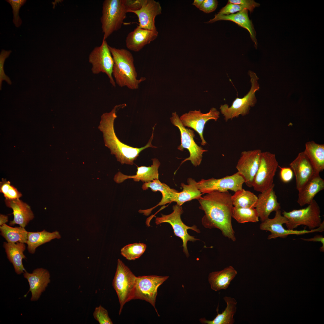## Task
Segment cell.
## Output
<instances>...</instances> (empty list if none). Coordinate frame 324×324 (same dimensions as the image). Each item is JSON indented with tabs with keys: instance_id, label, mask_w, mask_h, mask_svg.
I'll return each instance as SVG.
<instances>
[{
	"instance_id": "cell-22",
	"label": "cell",
	"mask_w": 324,
	"mask_h": 324,
	"mask_svg": "<svg viewBox=\"0 0 324 324\" xmlns=\"http://www.w3.org/2000/svg\"><path fill=\"white\" fill-rule=\"evenodd\" d=\"M23 275L29 284V291L32 294L31 300H38L50 282L49 272L46 269L39 268L35 269L31 273L26 271Z\"/></svg>"
},
{
	"instance_id": "cell-15",
	"label": "cell",
	"mask_w": 324,
	"mask_h": 324,
	"mask_svg": "<svg viewBox=\"0 0 324 324\" xmlns=\"http://www.w3.org/2000/svg\"><path fill=\"white\" fill-rule=\"evenodd\" d=\"M262 152L259 149L243 151L237 163L236 168L238 172L243 178L246 185L249 188L252 187Z\"/></svg>"
},
{
	"instance_id": "cell-13",
	"label": "cell",
	"mask_w": 324,
	"mask_h": 324,
	"mask_svg": "<svg viewBox=\"0 0 324 324\" xmlns=\"http://www.w3.org/2000/svg\"><path fill=\"white\" fill-rule=\"evenodd\" d=\"M169 277L155 275L137 277L133 299H140L148 302L154 308L159 316L155 307L157 290Z\"/></svg>"
},
{
	"instance_id": "cell-9",
	"label": "cell",
	"mask_w": 324,
	"mask_h": 324,
	"mask_svg": "<svg viewBox=\"0 0 324 324\" xmlns=\"http://www.w3.org/2000/svg\"><path fill=\"white\" fill-rule=\"evenodd\" d=\"M170 120L172 124L178 128L180 133L181 143L177 149L183 151L184 148H186L190 153L189 157L183 160L180 165L186 161L190 160L195 166L200 165L203 153L208 150L198 146L195 142L194 140L195 136L194 131L183 126L176 112L172 113Z\"/></svg>"
},
{
	"instance_id": "cell-20",
	"label": "cell",
	"mask_w": 324,
	"mask_h": 324,
	"mask_svg": "<svg viewBox=\"0 0 324 324\" xmlns=\"http://www.w3.org/2000/svg\"><path fill=\"white\" fill-rule=\"evenodd\" d=\"M158 33V31L143 29L137 26L128 34L125 40L126 47L133 51L139 52L155 40Z\"/></svg>"
},
{
	"instance_id": "cell-21",
	"label": "cell",
	"mask_w": 324,
	"mask_h": 324,
	"mask_svg": "<svg viewBox=\"0 0 324 324\" xmlns=\"http://www.w3.org/2000/svg\"><path fill=\"white\" fill-rule=\"evenodd\" d=\"M152 160V164L151 166H137L135 175L128 176L120 172H118L115 176L114 180L116 182L120 183L126 179L132 178L135 182L141 181L145 183L159 179L158 169L160 163L157 158H153Z\"/></svg>"
},
{
	"instance_id": "cell-14",
	"label": "cell",
	"mask_w": 324,
	"mask_h": 324,
	"mask_svg": "<svg viewBox=\"0 0 324 324\" xmlns=\"http://www.w3.org/2000/svg\"><path fill=\"white\" fill-rule=\"evenodd\" d=\"M244 181L238 172L219 179H202L197 182V186L202 194L213 191L223 192L231 190L236 192L242 188Z\"/></svg>"
},
{
	"instance_id": "cell-28",
	"label": "cell",
	"mask_w": 324,
	"mask_h": 324,
	"mask_svg": "<svg viewBox=\"0 0 324 324\" xmlns=\"http://www.w3.org/2000/svg\"><path fill=\"white\" fill-rule=\"evenodd\" d=\"M188 184L182 183L181 186L182 190L175 193L172 202L182 206L184 203L194 199H199L202 194L198 189L197 182L194 179L189 178L187 179Z\"/></svg>"
},
{
	"instance_id": "cell-24",
	"label": "cell",
	"mask_w": 324,
	"mask_h": 324,
	"mask_svg": "<svg viewBox=\"0 0 324 324\" xmlns=\"http://www.w3.org/2000/svg\"><path fill=\"white\" fill-rule=\"evenodd\" d=\"M248 11V10L244 9L238 12L228 15L217 14L215 15L214 18L206 23H212L220 20L232 21L248 31L250 38L254 44L255 47L256 48L257 42L256 38V32L252 21L249 17Z\"/></svg>"
},
{
	"instance_id": "cell-31",
	"label": "cell",
	"mask_w": 324,
	"mask_h": 324,
	"mask_svg": "<svg viewBox=\"0 0 324 324\" xmlns=\"http://www.w3.org/2000/svg\"><path fill=\"white\" fill-rule=\"evenodd\" d=\"M61 238L59 232L57 231L50 232L44 230L40 232H28L26 244L28 252L33 254L38 247L52 239H59Z\"/></svg>"
},
{
	"instance_id": "cell-27",
	"label": "cell",
	"mask_w": 324,
	"mask_h": 324,
	"mask_svg": "<svg viewBox=\"0 0 324 324\" xmlns=\"http://www.w3.org/2000/svg\"><path fill=\"white\" fill-rule=\"evenodd\" d=\"M324 189V180L317 174L298 191L297 202L301 206L309 204L316 195Z\"/></svg>"
},
{
	"instance_id": "cell-12",
	"label": "cell",
	"mask_w": 324,
	"mask_h": 324,
	"mask_svg": "<svg viewBox=\"0 0 324 324\" xmlns=\"http://www.w3.org/2000/svg\"><path fill=\"white\" fill-rule=\"evenodd\" d=\"M287 222V219L282 215L281 211L279 210L275 212V216L273 218L270 219L268 218L262 222L260 225V229L262 230L268 231L270 232V234L267 237L268 240L278 237L286 238L290 235H299L315 232H322L324 230V221L322 222L319 227L310 230L286 229L283 227V225L286 224Z\"/></svg>"
},
{
	"instance_id": "cell-34",
	"label": "cell",
	"mask_w": 324,
	"mask_h": 324,
	"mask_svg": "<svg viewBox=\"0 0 324 324\" xmlns=\"http://www.w3.org/2000/svg\"><path fill=\"white\" fill-rule=\"evenodd\" d=\"M231 200L233 206L255 208L258 197L252 192L242 188L235 192L231 196Z\"/></svg>"
},
{
	"instance_id": "cell-40",
	"label": "cell",
	"mask_w": 324,
	"mask_h": 324,
	"mask_svg": "<svg viewBox=\"0 0 324 324\" xmlns=\"http://www.w3.org/2000/svg\"><path fill=\"white\" fill-rule=\"evenodd\" d=\"M228 2L238 5L249 11L250 13L253 12L256 7L260 5L253 0H229Z\"/></svg>"
},
{
	"instance_id": "cell-45",
	"label": "cell",
	"mask_w": 324,
	"mask_h": 324,
	"mask_svg": "<svg viewBox=\"0 0 324 324\" xmlns=\"http://www.w3.org/2000/svg\"><path fill=\"white\" fill-rule=\"evenodd\" d=\"M304 241L307 242H320L322 244V246L320 247V251L324 252V238L322 235H317L314 237L309 238H301Z\"/></svg>"
},
{
	"instance_id": "cell-30",
	"label": "cell",
	"mask_w": 324,
	"mask_h": 324,
	"mask_svg": "<svg viewBox=\"0 0 324 324\" xmlns=\"http://www.w3.org/2000/svg\"><path fill=\"white\" fill-rule=\"evenodd\" d=\"M316 172L319 173L324 169V145L317 144L314 141L307 142L303 151Z\"/></svg>"
},
{
	"instance_id": "cell-43",
	"label": "cell",
	"mask_w": 324,
	"mask_h": 324,
	"mask_svg": "<svg viewBox=\"0 0 324 324\" xmlns=\"http://www.w3.org/2000/svg\"><path fill=\"white\" fill-rule=\"evenodd\" d=\"M280 169V177L284 183H287L291 181L293 176V172L290 167H283L278 166Z\"/></svg>"
},
{
	"instance_id": "cell-33",
	"label": "cell",
	"mask_w": 324,
	"mask_h": 324,
	"mask_svg": "<svg viewBox=\"0 0 324 324\" xmlns=\"http://www.w3.org/2000/svg\"><path fill=\"white\" fill-rule=\"evenodd\" d=\"M0 231L1 235L8 242L26 243L28 232L25 228L13 227L5 224L0 226Z\"/></svg>"
},
{
	"instance_id": "cell-47",
	"label": "cell",
	"mask_w": 324,
	"mask_h": 324,
	"mask_svg": "<svg viewBox=\"0 0 324 324\" xmlns=\"http://www.w3.org/2000/svg\"><path fill=\"white\" fill-rule=\"evenodd\" d=\"M203 1V0H194L192 3V4L194 5L197 8H199Z\"/></svg>"
},
{
	"instance_id": "cell-37",
	"label": "cell",
	"mask_w": 324,
	"mask_h": 324,
	"mask_svg": "<svg viewBox=\"0 0 324 324\" xmlns=\"http://www.w3.org/2000/svg\"><path fill=\"white\" fill-rule=\"evenodd\" d=\"M11 6L13 14V22L16 27L21 25L22 21L19 15V10L21 7L26 2V0H7Z\"/></svg>"
},
{
	"instance_id": "cell-38",
	"label": "cell",
	"mask_w": 324,
	"mask_h": 324,
	"mask_svg": "<svg viewBox=\"0 0 324 324\" xmlns=\"http://www.w3.org/2000/svg\"><path fill=\"white\" fill-rule=\"evenodd\" d=\"M94 318L100 324H112L106 309L100 305L95 308L93 314Z\"/></svg>"
},
{
	"instance_id": "cell-18",
	"label": "cell",
	"mask_w": 324,
	"mask_h": 324,
	"mask_svg": "<svg viewBox=\"0 0 324 324\" xmlns=\"http://www.w3.org/2000/svg\"><path fill=\"white\" fill-rule=\"evenodd\" d=\"M129 12L137 16L140 27L152 31H157L155 24L156 17L162 13V8L158 2L154 0H142L140 8Z\"/></svg>"
},
{
	"instance_id": "cell-42",
	"label": "cell",
	"mask_w": 324,
	"mask_h": 324,
	"mask_svg": "<svg viewBox=\"0 0 324 324\" xmlns=\"http://www.w3.org/2000/svg\"><path fill=\"white\" fill-rule=\"evenodd\" d=\"M218 4V2L217 0H203L199 9L204 13L208 14L214 11Z\"/></svg>"
},
{
	"instance_id": "cell-44",
	"label": "cell",
	"mask_w": 324,
	"mask_h": 324,
	"mask_svg": "<svg viewBox=\"0 0 324 324\" xmlns=\"http://www.w3.org/2000/svg\"><path fill=\"white\" fill-rule=\"evenodd\" d=\"M6 199H19L22 196L21 193L14 186L10 185L6 194L4 195Z\"/></svg>"
},
{
	"instance_id": "cell-36",
	"label": "cell",
	"mask_w": 324,
	"mask_h": 324,
	"mask_svg": "<svg viewBox=\"0 0 324 324\" xmlns=\"http://www.w3.org/2000/svg\"><path fill=\"white\" fill-rule=\"evenodd\" d=\"M146 245L142 243L130 244L123 247L121 250V254L128 260H134L139 258L144 253Z\"/></svg>"
},
{
	"instance_id": "cell-5",
	"label": "cell",
	"mask_w": 324,
	"mask_h": 324,
	"mask_svg": "<svg viewBox=\"0 0 324 324\" xmlns=\"http://www.w3.org/2000/svg\"><path fill=\"white\" fill-rule=\"evenodd\" d=\"M248 74L251 84L249 92L242 98H236L230 106L226 104L220 105V112L226 122L237 118L240 115L243 116L248 114L251 107L254 106L256 102L255 93L260 88L257 82L259 78L253 71L250 70Z\"/></svg>"
},
{
	"instance_id": "cell-6",
	"label": "cell",
	"mask_w": 324,
	"mask_h": 324,
	"mask_svg": "<svg viewBox=\"0 0 324 324\" xmlns=\"http://www.w3.org/2000/svg\"><path fill=\"white\" fill-rule=\"evenodd\" d=\"M136 278L130 269L118 259L112 286L120 304L119 315L124 304L133 299Z\"/></svg>"
},
{
	"instance_id": "cell-16",
	"label": "cell",
	"mask_w": 324,
	"mask_h": 324,
	"mask_svg": "<svg viewBox=\"0 0 324 324\" xmlns=\"http://www.w3.org/2000/svg\"><path fill=\"white\" fill-rule=\"evenodd\" d=\"M220 112L216 108L212 107L206 113H202L200 110L190 111L179 118L184 126L190 128L198 133L201 140V145L205 146L207 143L203 135L205 124L210 120L217 121L220 117Z\"/></svg>"
},
{
	"instance_id": "cell-7",
	"label": "cell",
	"mask_w": 324,
	"mask_h": 324,
	"mask_svg": "<svg viewBox=\"0 0 324 324\" xmlns=\"http://www.w3.org/2000/svg\"><path fill=\"white\" fill-rule=\"evenodd\" d=\"M320 212L319 205L314 199L305 208L289 212L284 211L282 214L288 220L286 224L287 229L294 230L298 226L304 225L311 230L322 224Z\"/></svg>"
},
{
	"instance_id": "cell-4",
	"label": "cell",
	"mask_w": 324,
	"mask_h": 324,
	"mask_svg": "<svg viewBox=\"0 0 324 324\" xmlns=\"http://www.w3.org/2000/svg\"><path fill=\"white\" fill-rule=\"evenodd\" d=\"M130 10L128 0H105L102 4L100 18L103 40L119 29Z\"/></svg>"
},
{
	"instance_id": "cell-32",
	"label": "cell",
	"mask_w": 324,
	"mask_h": 324,
	"mask_svg": "<svg viewBox=\"0 0 324 324\" xmlns=\"http://www.w3.org/2000/svg\"><path fill=\"white\" fill-rule=\"evenodd\" d=\"M148 188H151L154 192L159 191L162 194V198L160 202L155 206L148 209L151 212L158 206L164 205L172 202L175 193L178 192L176 189L171 188L165 183L161 182L159 179L144 183L142 186L143 190H146Z\"/></svg>"
},
{
	"instance_id": "cell-1",
	"label": "cell",
	"mask_w": 324,
	"mask_h": 324,
	"mask_svg": "<svg viewBox=\"0 0 324 324\" xmlns=\"http://www.w3.org/2000/svg\"><path fill=\"white\" fill-rule=\"evenodd\" d=\"M232 195L228 191H213L201 196L198 200L200 209L205 213L202 219L203 226L218 229L224 236L234 242L236 238L232 223L233 207Z\"/></svg>"
},
{
	"instance_id": "cell-35",
	"label": "cell",
	"mask_w": 324,
	"mask_h": 324,
	"mask_svg": "<svg viewBox=\"0 0 324 324\" xmlns=\"http://www.w3.org/2000/svg\"><path fill=\"white\" fill-rule=\"evenodd\" d=\"M232 218L240 223L259 221V217L255 208L239 207L233 206Z\"/></svg>"
},
{
	"instance_id": "cell-25",
	"label": "cell",
	"mask_w": 324,
	"mask_h": 324,
	"mask_svg": "<svg viewBox=\"0 0 324 324\" xmlns=\"http://www.w3.org/2000/svg\"><path fill=\"white\" fill-rule=\"evenodd\" d=\"M237 274V271L232 266L226 267L220 271L210 273L208 276V281L211 288L215 291L226 290Z\"/></svg>"
},
{
	"instance_id": "cell-3",
	"label": "cell",
	"mask_w": 324,
	"mask_h": 324,
	"mask_svg": "<svg viewBox=\"0 0 324 324\" xmlns=\"http://www.w3.org/2000/svg\"><path fill=\"white\" fill-rule=\"evenodd\" d=\"M114 61L112 76L117 84L121 87H126L132 90L138 88L145 77L137 79V74L132 54L124 49L109 46Z\"/></svg>"
},
{
	"instance_id": "cell-17",
	"label": "cell",
	"mask_w": 324,
	"mask_h": 324,
	"mask_svg": "<svg viewBox=\"0 0 324 324\" xmlns=\"http://www.w3.org/2000/svg\"><path fill=\"white\" fill-rule=\"evenodd\" d=\"M290 166L295 176L296 188L298 191L319 174L316 172L304 152L299 153Z\"/></svg>"
},
{
	"instance_id": "cell-26",
	"label": "cell",
	"mask_w": 324,
	"mask_h": 324,
	"mask_svg": "<svg viewBox=\"0 0 324 324\" xmlns=\"http://www.w3.org/2000/svg\"><path fill=\"white\" fill-rule=\"evenodd\" d=\"M3 246L7 258L12 264L16 272L18 274L24 273L26 270L22 263V260L26 258L23 253L26 248L25 243L20 242H4Z\"/></svg>"
},
{
	"instance_id": "cell-39",
	"label": "cell",
	"mask_w": 324,
	"mask_h": 324,
	"mask_svg": "<svg viewBox=\"0 0 324 324\" xmlns=\"http://www.w3.org/2000/svg\"><path fill=\"white\" fill-rule=\"evenodd\" d=\"M11 52L10 50H2L0 54V88L2 86V82L3 80L6 81L8 84L11 83V81L9 77L7 76L4 73V63L6 59L9 57Z\"/></svg>"
},
{
	"instance_id": "cell-46",
	"label": "cell",
	"mask_w": 324,
	"mask_h": 324,
	"mask_svg": "<svg viewBox=\"0 0 324 324\" xmlns=\"http://www.w3.org/2000/svg\"><path fill=\"white\" fill-rule=\"evenodd\" d=\"M8 221V217L7 216L1 214L0 215V225L1 226L6 224Z\"/></svg>"
},
{
	"instance_id": "cell-19",
	"label": "cell",
	"mask_w": 324,
	"mask_h": 324,
	"mask_svg": "<svg viewBox=\"0 0 324 324\" xmlns=\"http://www.w3.org/2000/svg\"><path fill=\"white\" fill-rule=\"evenodd\" d=\"M274 184L259 194L255 208L259 218L263 222L268 218L273 212L280 210V204L274 190Z\"/></svg>"
},
{
	"instance_id": "cell-10",
	"label": "cell",
	"mask_w": 324,
	"mask_h": 324,
	"mask_svg": "<svg viewBox=\"0 0 324 324\" xmlns=\"http://www.w3.org/2000/svg\"><path fill=\"white\" fill-rule=\"evenodd\" d=\"M278 166L275 154L268 152H262L252 184L255 190L262 192L274 184V177Z\"/></svg>"
},
{
	"instance_id": "cell-2",
	"label": "cell",
	"mask_w": 324,
	"mask_h": 324,
	"mask_svg": "<svg viewBox=\"0 0 324 324\" xmlns=\"http://www.w3.org/2000/svg\"><path fill=\"white\" fill-rule=\"evenodd\" d=\"M125 104L116 105L108 112L103 113L101 117V120L98 127L102 133L105 146L110 150L111 153L115 156L117 160L122 164L133 165L134 161L136 160L140 153L148 147L157 148L152 144L154 137V127L152 128V136L146 145L143 147L138 148L128 145L121 142L118 138L114 129V122L117 117V110L124 107Z\"/></svg>"
},
{
	"instance_id": "cell-8",
	"label": "cell",
	"mask_w": 324,
	"mask_h": 324,
	"mask_svg": "<svg viewBox=\"0 0 324 324\" xmlns=\"http://www.w3.org/2000/svg\"><path fill=\"white\" fill-rule=\"evenodd\" d=\"M172 212L169 214H162L160 217L156 218L155 223L157 225H158L163 223H167L171 226L175 235L182 240L183 251L187 257H188L189 254L187 247L188 242H194L199 239L195 238L194 236L189 235L188 230H191L198 233H200V231L196 226L194 225L189 226L186 225L182 221L181 215L183 210L182 206L177 204L174 205L172 206Z\"/></svg>"
},
{
	"instance_id": "cell-29",
	"label": "cell",
	"mask_w": 324,
	"mask_h": 324,
	"mask_svg": "<svg viewBox=\"0 0 324 324\" xmlns=\"http://www.w3.org/2000/svg\"><path fill=\"white\" fill-rule=\"evenodd\" d=\"M224 299L227 306L221 314L218 313L213 320H207L205 318H202L200 319V322L202 323L207 324H233L235 321L233 317L236 311L237 302L234 298L230 296H225Z\"/></svg>"
},
{
	"instance_id": "cell-11",
	"label": "cell",
	"mask_w": 324,
	"mask_h": 324,
	"mask_svg": "<svg viewBox=\"0 0 324 324\" xmlns=\"http://www.w3.org/2000/svg\"><path fill=\"white\" fill-rule=\"evenodd\" d=\"M109 46L106 40H103L101 45L95 47L90 53L88 61L92 65L93 74H105L110 83L115 87L116 83L112 76L114 61Z\"/></svg>"
},
{
	"instance_id": "cell-41",
	"label": "cell",
	"mask_w": 324,
	"mask_h": 324,
	"mask_svg": "<svg viewBox=\"0 0 324 324\" xmlns=\"http://www.w3.org/2000/svg\"><path fill=\"white\" fill-rule=\"evenodd\" d=\"M244 9L238 5L228 2L225 6L220 9L217 14L228 15L238 12Z\"/></svg>"
},
{
	"instance_id": "cell-23",
	"label": "cell",
	"mask_w": 324,
	"mask_h": 324,
	"mask_svg": "<svg viewBox=\"0 0 324 324\" xmlns=\"http://www.w3.org/2000/svg\"><path fill=\"white\" fill-rule=\"evenodd\" d=\"M7 206L13 210V220L10 221V226L16 224L25 228L29 222L34 218V215L30 206L27 203L19 199H6L5 200Z\"/></svg>"
}]
</instances>
